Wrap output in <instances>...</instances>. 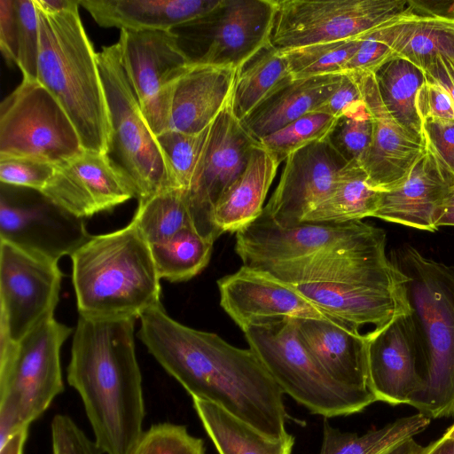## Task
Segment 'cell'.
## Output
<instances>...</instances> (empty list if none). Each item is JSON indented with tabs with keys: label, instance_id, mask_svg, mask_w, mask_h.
I'll use <instances>...</instances> for the list:
<instances>
[{
	"label": "cell",
	"instance_id": "obj_1",
	"mask_svg": "<svg viewBox=\"0 0 454 454\" xmlns=\"http://www.w3.org/2000/svg\"><path fill=\"white\" fill-rule=\"evenodd\" d=\"M139 318V339L192 399L220 406L269 438L289 434L284 393L251 348L184 325L161 304Z\"/></svg>",
	"mask_w": 454,
	"mask_h": 454
},
{
	"label": "cell",
	"instance_id": "obj_2",
	"mask_svg": "<svg viewBox=\"0 0 454 454\" xmlns=\"http://www.w3.org/2000/svg\"><path fill=\"white\" fill-rule=\"evenodd\" d=\"M134 324L135 318L80 316L74 333L67 379L104 454H132L145 431Z\"/></svg>",
	"mask_w": 454,
	"mask_h": 454
},
{
	"label": "cell",
	"instance_id": "obj_3",
	"mask_svg": "<svg viewBox=\"0 0 454 454\" xmlns=\"http://www.w3.org/2000/svg\"><path fill=\"white\" fill-rule=\"evenodd\" d=\"M79 5L56 13L35 5L40 35L37 81L67 112L83 149L107 154L108 106L98 52L81 20Z\"/></svg>",
	"mask_w": 454,
	"mask_h": 454
},
{
	"label": "cell",
	"instance_id": "obj_4",
	"mask_svg": "<svg viewBox=\"0 0 454 454\" xmlns=\"http://www.w3.org/2000/svg\"><path fill=\"white\" fill-rule=\"evenodd\" d=\"M70 256L80 316L136 319L160 304L152 249L133 221L90 236Z\"/></svg>",
	"mask_w": 454,
	"mask_h": 454
},
{
	"label": "cell",
	"instance_id": "obj_5",
	"mask_svg": "<svg viewBox=\"0 0 454 454\" xmlns=\"http://www.w3.org/2000/svg\"><path fill=\"white\" fill-rule=\"evenodd\" d=\"M408 276L424 387L410 403L431 419L454 416V266L404 246L395 262Z\"/></svg>",
	"mask_w": 454,
	"mask_h": 454
},
{
	"label": "cell",
	"instance_id": "obj_6",
	"mask_svg": "<svg viewBox=\"0 0 454 454\" xmlns=\"http://www.w3.org/2000/svg\"><path fill=\"white\" fill-rule=\"evenodd\" d=\"M71 333L53 317L18 342L0 338V446L64 391L59 355Z\"/></svg>",
	"mask_w": 454,
	"mask_h": 454
},
{
	"label": "cell",
	"instance_id": "obj_7",
	"mask_svg": "<svg viewBox=\"0 0 454 454\" xmlns=\"http://www.w3.org/2000/svg\"><path fill=\"white\" fill-rule=\"evenodd\" d=\"M251 348L284 394L325 419L359 412L374 402L371 391L335 381L300 340L294 318L251 325L243 331Z\"/></svg>",
	"mask_w": 454,
	"mask_h": 454
},
{
	"label": "cell",
	"instance_id": "obj_8",
	"mask_svg": "<svg viewBox=\"0 0 454 454\" xmlns=\"http://www.w3.org/2000/svg\"><path fill=\"white\" fill-rule=\"evenodd\" d=\"M98 63L111 125L108 158L130 184L138 201L179 188L126 76L119 44L103 46Z\"/></svg>",
	"mask_w": 454,
	"mask_h": 454
},
{
	"label": "cell",
	"instance_id": "obj_9",
	"mask_svg": "<svg viewBox=\"0 0 454 454\" xmlns=\"http://www.w3.org/2000/svg\"><path fill=\"white\" fill-rule=\"evenodd\" d=\"M84 152L56 98L37 80L22 79L0 104V159L26 158L59 166Z\"/></svg>",
	"mask_w": 454,
	"mask_h": 454
},
{
	"label": "cell",
	"instance_id": "obj_10",
	"mask_svg": "<svg viewBox=\"0 0 454 454\" xmlns=\"http://www.w3.org/2000/svg\"><path fill=\"white\" fill-rule=\"evenodd\" d=\"M275 12V0H222L170 31L192 64L238 68L270 42Z\"/></svg>",
	"mask_w": 454,
	"mask_h": 454
},
{
	"label": "cell",
	"instance_id": "obj_11",
	"mask_svg": "<svg viewBox=\"0 0 454 454\" xmlns=\"http://www.w3.org/2000/svg\"><path fill=\"white\" fill-rule=\"evenodd\" d=\"M408 0H275L270 35L278 51L363 36L402 14Z\"/></svg>",
	"mask_w": 454,
	"mask_h": 454
},
{
	"label": "cell",
	"instance_id": "obj_12",
	"mask_svg": "<svg viewBox=\"0 0 454 454\" xmlns=\"http://www.w3.org/2000/svg\"><path fill=\"white\" fill-rule=\"evenodd\" d=\"M62 273L58 261L0 241V337L18 342L53 317Z\"/></svg>",
	"mask_w": 454,
	"mask_h": 454
},
{
	"label": "cell",
	"instance_id": "obj_13",
	"mask_svg": "<svg viewBox=\"0 0 454 454\" xmlns=\"http://www.w3.org/2000/svg\"><path fill=\"white\" fill-rule=\"evenodd\" d=\"M117 43L144 117L158 136L169 129L176 84L192 63L170 30L121 29Z\"/></svg>",
	"mask_w": 454,
	"mask_h": 454
},
{
	"label": "cell",
	"instance_id": "obj_14",
	"mask_svg": "<svg viewBox=\"0 0 454 454\" xmlns=\"http://www.w3.org/2000/svg\"><path fill=\"white\" fill-rule=\"evenodd\" d=\"M260 143L235 116L231 98L210 124L207 143L186 200L192 228L213 242L222 235L214 221L217 202L245 169Z\"/></svg>",
	"mask_w": 454,
	"mask_h": 454
},
{
	"label": "cell",
	"instance_id": "obj_15",
	"mask_svg": "<svg viewBox=\"0 0 454 454\" xmlns=\"http://www.w3.org/2000/svg\"><path fill=\"white\" fill-rule=\"evenodd\" d=\"M408 280L403 271L397 277L383 279L292 286L328 319L365 336L362 332L365 326H371L373 333L411 313Z\"/></svg>",
	"mask_w": 454,
	"mask_h": 454
},
{
	"label": "cell",
	"instance_id": "obj_16",
	"mask_svg": "<svg viewBox=\"0 0 454 454\" xmlns=\"http://www.w3.org/2000/svg\"><path fill=\"white\" fill-rule=\"evenodd\" d=\"M263 214L282 227L302 223L332 191L348 162L325 138L290 154Z\"/></svg>",
	"mask_w": 454,
	"mask_h": 454
},
{
	"label": "cell",
	"instance_id": "obj_17",
	"mask_svg": "<svg viewBox=\"0 0 454 454\" xmlns=\"http://www.w3.org/2000/svg\"><path fill=\"white\" fill-rule=\"evenodd\" d=\"M40 192L56 206L82 219L136 198L130 184L107 154L85 150L57 166Z\"/></svg>",
	"mask_w": 454,
	"mask_h": 454
},
{
	"label": "cell",
	"instance_id": "obj_18",
	"mask_svg": "<svg viewBox=\"0 0 454 454\" xmlns=\"http://www.w3.org/2000/svg\"><path fill=\"white\" fill-rule=\"evenodd\" d=\"M367 338L371 391L377 401L410 405L424 387L421 354L411 313L397 317Z\"/></svg>",
	"mask_w": 454,
	"mask_h": 454
},
{
	"label": "cell",
	"instance_id": "obj_19",
	"mask_svg": "<svg viewBox=\"0 0 454 454\" xmlns=\"http://www.w3.org/2000/svg\"><path fill=\"white\" fill-rule=\"evenodd\" d=\"M362 221L301 223L282 227L262 214L236 232L235 251L251 268L302 258L335 246L367 227Z\"/></svg>",
	"mask_w": 454,
	"mask_h": 454
},
{
	"label": "cell",
	"instance_id": "obj_20",
	"mask_svg": "<svg viewBox=\"0 0 454 454\" xmlns=\"http://www.w3.org/2000/svg\"><path fill=\"white\" fill-rule=\"evenodd\" d=\"M217 286L221 307L242 331L284 318L331 321L294 286L262 270L243 265L220 278Z\"/></svg>",
	"mask_w": 454,
	"mask_h": 454
},
{
	"label": "cell",
	"instance_id": "obj_21",
	"mask_svg": "<svg viewBox=\"0 0 454 454\" xmlns=\"http://www.w3.org/2000/svg\"><path fill=\"white\" fill-rule=\"evenodd\" d=\"M90 238L83 219L51 202L0 200V240L14 244L59 261L71 255Z\"/></svg>",
	"mask_w": 454,
	"mask_h": 454
},
{
	"label": "cell",
	"instance_id": "obj_22",
	"mask_svg": "<svg viewBox=\"0 0 454 454\" xmlns=\"http://www.w3.org/2000/svg\"><path fill=\"white\" fill-rule=\"evenodd\" d=\"M372 121V137L362 167L372 186L389 191L401 185L427 150L390 115L381 101L373 74H352Z\"/></svg>",
	"mask_w": 454,
	"mask_h": 454
},
{
	"label": "cell",
	"instance_id": "obj_23",
	"mask_svg": "<svg viewBox=\"0 0 454 454\" xmlns=\"http://www.w3.org/2000/svg\"><path fill=\"white\" fill-rule=\"evenodd\" d=\"M454 176L442 168L427 147L408 178L399 186L380 192L378 207L372 217L434 231L437 218Z\"/></svg>",
	"mask_w": 454,
	"mask_h": 454
},
{
	"label": "cell",
	"instance_id": "obj_24",
	"mask_svg": "<svg viewBox=\"0 0 454 454\" xmlns=\"http://www.w3.org/2000/svg\"><path fill=\"white\" fill-rule=\"evenodd\" d=\"M294 323L307 350L335 381L350 388L371 391L366 336L325 319L294 318Z\"/></svg>",
	"mask_w": 454,
	"mask_h": 454
},
{
	"label": "cell",
	"instance_id": "obj_25",
	"mask_svg": "<svg viewBox=\"0 0 454 454\" xmlns=\"http://www.w3.org/2000/svg\"><path fill=\"white\" fill-rule=\"evenodd\" d=\"M236 72L192 64L176 84L168 129L193 134L208 127L230 101Z\"/></svg>",
	"mask_w": 454,
	"mask_h": 454
},
{
	"label": "cell",
	"instance_id": "obj_26",
	"mask_svg": "<svg viewBox=\"0 0 454 454\" xmlns=\"http://www.w3.org/2000/svg\"><path fill=\"white\" fill-rule=\"evenodd\" d=\"M222 0H80L98 25L131 31H169L215 10Z\"/></svg>",
	"mask_w": 454,
	"mask_h": 454
},
{
	"label": "cell",
	"instance_id": "obj_27",
	"mask_svg": "<svg viewBox=\"0 0 454 454\" xmlns=\"http://www.w3.org/2000/svg\"><path fill=\"white\" fill-rule=\"evenodd\" d=\"M279 164L260 144L254 147L245 169L215 206L214 221L222 234L237 232L262 214L266 195Z\"/></svg>",
	"mask_w": 454,
	"mask_h": 454
},
{
	"label": "cell",
	"instance_id": "obj_28",
	"mask_svg": "<svg viewBox=\"0 0 454 454\" xmlns=\"http://www.w3.org/2000/svg\"><path fill=\"white\" fill-rule=\"evenodd\" d=\"M342 75L294 78L240 121L259 142L319 106L336 90Z\"/></svg>",
	"mask_w": 454,
	"mask_h": 454
},
{
	"label": "cell",
	"instance_id": "obj_29",
	"mask_svg": "<svg viewBox=\"0 0 454 454\" xmlns=\"http://www.w3.org/2000/svg\"><path fill=\"white\" fill-rule=\"evenodd\" d=\"M193 408L219 454H291L294 437L275 440L212 403L192 399Z\"/></svg>",
	"mask_w": 454,
	"mask_h": 454
},
{
	"label": "cell",
	"instance_id": "obj_30",
	"mask_svg": "<svg viewBox=\"0 0 454 454\" xmlns=\"http://www.w3.org/2000/svg\"><path fill=\"white\" fill-rule=\"evenodd\" d=\"M293 79L285 56L269 42L237 68L231 94L235 116L242 121Z\"/></svg>",
	"mask_w": 454,
	"mask_h": 454
},
{
	"label": "cell",
	"instance_id": "obj_31",
	"mask_svg": "<svg viewBox=\"0 0 454 454\" xmlns=\"http://www.w3.org/2000/svg\"><path fill=\"white\" fill-rule=\"evenodd\" d=\"M380 191L374 189L358 162H348L340 172L329 194L304 217L302 223H341L372 217Z\"/></svg>",
	"mask_w": 454,
	"mask_h": 454
},
{
	"label": "cell",
	"instance_id": "obj_32",
	"mask_svg": "<svg viewBox=\"0 0 454 454\" xmlns=\"http://www.w3.org/2000/svg\"><path fill=\"white\" fill-rule=\"evenodd\" d=\"M373 75L381 101L390 115L411 136L425 142L416 106L418 92L427 82L425 73L404 59L393 58Z\"/></svg>",
	"mask_w": 454,
	"mask_h": 454
},
{
	"label": "cell",
	"instance_id": "obj_33",
	"mask_svg": "<svg viewBox=\"0 0 454 454\" xmlns=\"http://www.w3.org/2000/svg\"><path fill=\"white\" fill-rule=\"evenodd\" d=\"M437 56L454 63V20L419 16L408 6L391 59H404L425 72Z\"/></svg>",
	"mask_w": 454,
	"mask_h": 454
},
{
	"label": "cell",
	"instance_id": "obj_34",
	"mask_svg": "<svg viewBox=\"0 0 454 454\" xmlns=\"http://www.w3.org/2000/svg\"><path fill=\"white\" fill-rule=\"evenodd\" d=\"M430 419L422 413L403 417L362 435L343 432L325 419L320 454H383L424 431Z\"/></svg>",
	"mask_w": 454,
	"mask_h": 454
},
{
	"label": "cell",
	"instance_id": "obj_35",
	"mask_svg": "<svg viewBox=\"0 0 454 454\" xmlns=\"http://www.w3.org/2000/svg\"><path fill=\"white\" fill-rule=\"evenodd\" d=\"M213 244L187 226L168 240L152 246L160 278L179 282L195 277L208 264Z\"/></svg>",
	"mask_w": 454,
	"mask_h": 454
},
{
	"label": "cell",
	"instance_id": "obj_36",
	"mask_svg": "<svg viewBox=\"0 0 454 454\" xmlns=\"http://www.w3.org/2000/svg\"><path fill=\"white\" fill-rule=\"evenodd\" d=\"M132 221L150 247L168 240L192 226L186 191L170 188L138 201Z\"/></svg>",
	"mask_w": 454,
	"mask_h": 454
},
{
	"label": "cell",
	"instance_id": "obj_37",
	"mask_svg": "<svg viewBox=\"0 0 454 454\" xmlns=\"http://www.w3.org/2000/svg\"><path fill=\"white\" fill-rule=\"evenodd\" d=\"M363 36L314 43L281 52L294 79L344 74L346 66L358 50Z\"/></svg>",
	"mask_w": 454,
	"mask_h": 454
},
{
	"label": "cell",
	"instance_id": "obj_38",
	"mask_svg": "<svg viewBox=\"0 0 454 454\" xmlns=\"http://www.w3.org/2000/svg\"><path fill=\"white\" fill-rule=\"evenodd\" d=\"M337 120L326 114L311 112L262 138L259 143L281 163L293 153L325 139Z\"/></svg>",
	"mask_w": 454,
	"mask_h": 454
},
{
	"label": "cell",
	"instance_id": "obj_39",
	"mask_svg": "<svg viewBox=\"0 0 454 454\" xmlns=\"http://www.w3.org/2000/svg\"><path fill=\"white\" fill-rule=\"evenodd\" d=\"M372 137V121L363 99L338 118L326 139L348 163L362 165Z\"/></svg>",
	"mask_w": 454,
	"mask_h": 454
},
{
	"label": "cell",
	"instance_id": "obj_40",
	"mask_svg": "<svg viewBox=\"0 0 454 454\" xmlns=\"http://www.w3.org/2000/svg\"><path fill=\"white\" fill-rule=\"evenodd\" d=\"M209 128L199 133H184L168 129L156 136L158 143L168 158L178 187L188 191L202 156Z\"/></svg>",
	"mask_w": 454,
	"mask_h": 454
},
{
	"label": "cell",
	"instance_id": "obj_41",
	"mask_svg": "<svg viewBox=\"0 0 454 454\" xmlns=\"http://www.w3.org/2000/svg\"><path fill=\"white\" fill-rule=\"evenodd\" d=\"M407 12L408 4L402 14L365 34L358 50L347 64L344 74H373L388 61Z\"/></svg>",
	"mask_w": 454,
	"mask_h": 454
},
{
	"label": "cell",
	"instance_id": "obj_42",
	"mask_svg": "<svg viewBox=\"0 0 454 454\" xmlns=\"http://www.w3.org/2000/svg\"><path fill=\"white\" fill-rule=\"evenodd\" d=\"M132 454H206V450L185 426L162 422L144 431Z\"/></svg>",
	"mask_w": 454,
	"mask_h": 454
},
{
	"label": "cell",
	"instance_id": "obj_43",
	"mask_svg": "<svg viewBox=\"0 0 454 454\" xmlns=\"http://www.w3.org/2000/svg\"><path fill=\"white\" fill-rule=\"evenodd\" d=\"M18 18L17 66L23 79L37 80L40 35L35 0H15Z\"/></svg>",
	"mask_w": 454,
	"mask_h": 454
},
{
	"label": "cell",
	"instance_id": "obj_44",
	"mask_svg": "<svg viewBox=\"0 0 454 454\" xmlns=\"http://www.w3.org/2000/svg\"><path fill=\"white\" fill-rule=\"evenodd\" d=\"M56 166L26 158H1L2 184L41 192L54 175Z\"/></svg>",
	"mask_w": 454,
	"mask_h": 454
},
{
	"label": "cell",
	"instance_id": "obj_45",
	"mask_svg": "<svg viewBox=\"0 0 454 454\" xmlns=\"http://www.w3.org/2000/svg\"><path fill=\"white\" fill-rule=\"evenodd\" d=\"M51 454H104L94 439L68 415L56 414L51 423Z\"/></svg>",
	"mask_w": 454,
	"mask_h": 454
},
{
	"label": "cell",
	"instance_id": "obj_46",
	"mask_svg": "<svg viewBox=\"0 0 454 454\" xmlns=\"http://www.w3.org/2000/svg\"><path fill=\"white\" fill-rule=\"evenodd\" d=\"M422 127L427 147L454 176V121L427 118Z\"/></svg>",
	"mask_w": 454,
	"mask_h": 454
},
{
	"label": "cell",
	"instance_id": "obj_47",
	"mask_svg": "<svg viewBox=\"0 0 454 454\" xmlns=\"http://www.w3.org/2000/svg\"><path fill=\"white\" fill-rule=\"evenodd\" d=\"M416 106L421 121L427 118L454 121V104L440 85L427 81L419 89Z\"/></svg>",
	"mask_w": 454,
	"mask_h": 454
},
{
	"label": "cell",
	"instance_id": "obj_48",
	"mask_svg": "<svg viewBox=\"0 0 454 454\" xmlns=\"http://www.w3.org/2000/svg\"><path fill=\"white\" fill-rule=\"evenodd\" d=\"M362 101V92L355 75L343 74L336 90L312 112L323 113L339 118Z\"/></svg>",
	"mask_w": 454,
	"mask_h": 454
},
{
	"label": "cell",
	"instance_id": "obj_49",
	"mask_svg": "<svg viewBox=\"0 0 454 454\" xmlns=\"http://www.w3.org/2000/svg\"><path fill=\"white\" fill-rule=\"evenodd\" d=\"M18 35L15 0H0V50L8 64H17Z\"/></svg>",
	"mask_w": 454,
	"mask_h": 454
},
{
	"label": "cell",
	"instance_id": "obj_50",
	"mask_svg": "<svg viewBox=\"0 0 454 454\" xmlns=\"http://www.w3.org/2000/svg\"><path fill=\"white\" fill-rule=\"evenodd\" d=\"M427 81L442 87L454 104V63L442 56H437L425 70Z\"/></svg>",
	"mask_w": 454,
	"mask_h": 454
},
{
	"label": "cell",
	"instance_id": "obj_51",
	"mask_svg": "<svg viewBox=\"0 0 454 454\" xmlns=\"http://www.w3.org/2000/svg\"><path fill=\"white\" fill-rule=\"evenodd\" d=\"M407 4L419 16L454 20V0H408Z\"/></svg>",
	"mask_w": 454,
	"mask_h": 454
},
{
	"label": "cell",
	"instance_id": "obj_52",
	"mask_svg": "<svg viewBox=\"0 0 454 454\" xmlns=\"http://www.w3.org/2000/svg\"><path fill=\"white\" fill-rule=\"evenodd\" d=\"M27 435L28 427L13 434L0 446V454H23Z\"/></svg>",
	"mask_w": 454,
	"mask_h": 454
},
{
	"label": "cell",
	"instance_id": "obj_53",
	"mask_svg": "<svg viewBox=\"0 0 454 454\" xmlns=\"http://www.w3.org/2000/svg\"><path fill=\"white\" fill-rule=\"evenodd\" d=\"M35 4L37 7L46 12L56 13L79 5L80 0H35Z\"/></svg>",
	"mask_w": 454,
	"mask_h": 454
},
{
	"label": "cell",
	"instance_id": "obj_54",
	"mask_svg": "<svg viewBox=\"0 0 454 454\" xmlns=\"http://www.w3.org/2000/svg\"><path fill=\"white\" fill-rule=\"evenodd\" d=\"M419 454H454V439L442 436L428 446L423 447Z\"/></svg>",
	"mask_w": 454,
	"mask_h": 454
},
{
	"label": "cell",
	"instance_id": "obj_55",
	"mask_svg": "<svg viewBox=\"0 0 454 454\" xmlns=\"http://www.w3.org/2000/svg\"><path fill=\"white\" fill-rule=\"evenodd\" d=\"M422 448V446L411 438L396 445L383 454H419Z\"/></svg>",
	"mask_w": 454,
	"mask_h": 454
},
{
	"label": "cell",
	"instance_id": "obj_56",
	"mask_svg": "<svg viewBox=\"0 0 454 454\" xmlns=\"http://www.w3.org/2000/svg\"><path fill=\"white\" fill-rule=\"evenodd\" d=\"M443 205H454V186L450 188Z\"/></svg>",
	"mask_w": 454,
	"mask_h": 454
},
{
	"label": "cell",
	"instance_id": "obj_57",
	"mask_svg": "<svg viewBox=\"0 0 454 454\" xmlns=\"http://www.w3.org/2000/svg\"><path fill=\"white\" fill-rule=\"evenodd\" d=\"M443 437L454 439V424L444 433Z\"/></svg>",
	"mask_w": 454,
	"mask_h": 454
}]
</instances>
